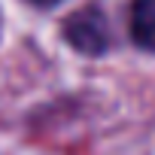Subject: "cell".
I'll return each instance as SVG.
<instances>
[{"label": "cell", "instance_id": "obj_2", "mask_svg": "<svg viewBox=\"0 0 155 155\" xmlns=\"http://www.w3.org/2000/svg\"><path fill=\"white\" fill-rule=\"evenodd\" d=\"M131 37L140 49L155 52V0H134V6H131Z\"/></svg>", "mask_w": 155, "mask_h": 155}, {"label": "cell", "instance_id": "obj_3", "mask_svg": "<svg viewBox=\"0 0 155 155\" xmlns=\"http://www.w3.org/2000/svg\"><path fill=\"white\" fill-rule=\"evenodd\" d=\"M31 3H37V6H55V3H61V0H31Z\"/></svg>", "mask_w": 155, "mask_h": 155}, {"label": "cell", "instance_id": "obj_1", "mask_svg": "<svg viewBox=\"0 0 155 155\" xmlns=\"http://www.w3.org/2000/svg\"><path fill=\"white\" fill-rule=\"evenodd\" d=\"M64 37L73 49L85 55H101L110 49V25L97 6H85L64 21Z\"/></svg>", "mask_w": 155, "mask_h": 155}]
</instances>
